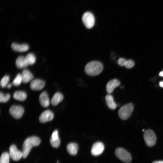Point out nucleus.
I'll list each match as a JSON object with an SVG mask.
<instances>
[{"instance_id": "26", "label": "nucleus", "mask_w": 163, "mask_h": 163, "mask_svg": "<svg viewBox=\"0 0 163 163\" xmlns=\"http://www.w3.org/2000/svg\"><path fill=\"white\" fill-rule=\"evenodd\" d=\"M10 95L9 94H4L2 92L0 93V101L1 102L5 103L7 102L10 99Z\"/></svg>"}, {"instance_id": "29", "label": "nucleus", "mask_w": 163, "mask_h": 163, "mask_svg": "<svg viewBox=\"0 0 163 163\" xmlns=\"http://www.w3.org/2000/svg\"><path fill=\"white\" fill-rule=\"evenodd\" d=\"M152 163H163V161H158L153 162Z\"/></svg>"}, {"instance_id": "3", "label": "nucleus", "mask_w": 163, "mask_h": 163, "mask_svg": "<svg viewBox=\"0 0 163 163\" xmlns=\"http://www.w3.org/2000/svg\"><path fill=\"white\" fill-rule=\"evenodd\" d=\"M133 110V105L129 103L121 107L119 109L118 115L120 119L125 120L128 118L132 114Z\"/></svg>"}, {"instance_id": "5", "label": "nucleus", "mask_w": 163, "mask_h": 163, "mask_svg": "<svg viewBox=\"0 0 163 163\" xmlns=\"http://www.w3.org/2000/svg\"><path fill=\"white\" fill-rule=\"evenodd\" d=\"M143 137L146 145L149 147L154 146L156 142V135L153 131L151 129L146 130L144 131Z\"/></svg>"}, {"instance_id": "10", "label": "nucleus", "mask_w": 163, "mask_h": 163, "mask_svg": "<svg viewBox=\"0 0 163 163\" xmlns=\"http://www.w3.org/2000/svg\"><path fill=\"white\" fill-rule=\"evenodd\" d=\"M54 117L53 113L50 110L43 112L39 117V121L42 123H45L52 120Z\"/></svg>"}, {"instance_id": "24", "label": "nucleus", "mask_w": 163, "mask_h": 163, "mask_svg": "<svg viewBox=\"0 0 163 163\" xmlns=\"http://www.w3.org/2000/svg\"><path fill=\"white\" fill-rule=\"evenodd\" d=\"M22 82L21 74H18L14 78L12 82L13 84L15 86L19 85Z\"/></svg>"}, {"instance_id": "15", "label": "nucleus", "mask_w": 163, "mask_h": 163, "mask_svg": "<svg viewBox=\"0 0 163 163\" xmlns=\"http://www.w3.org/2000/svg\"><path fill=\"white\" fill-rule=\"evenodd\" d=\"M11 47L14 51L20 52L27 51L29 49V46L27 44H19L16 43H12Z\"/></svg>"}, {"instance_id": "2", "label": "nucleus", "mask_w": 163, "mask_h": 163, "mask_svg": "<svg viewBox=\"0 0 163 163\" xmlns=\"http://www.w3.org/2000/svg\"><path fill=\"white\" fill-rule=\"evenodd\" d=\"M103 66L100 62L94 61L88 62L85 68V73L91 76H95L99 74L102 71Z\"/></svg>"}, {"instance_id": "6", "label": "nucleus", "mask_w": 163, "mask_h": 163, "mask_svg": "<svg viewBox=\"0 0 163 163\" xmlns=\"http://www.w3.org/2000/svg\"><path fill=\"white\" fill-rule=\"evenodd\" d=\"M82 20L84 25L87 28H91L94 25V18L93 14L90 12L85 13L83 15Z\"/></svg>"}, {"instance_id": "31", "label": "nucleus", "mask_w": 163, "mask_h": 163, "mask_svg": "<svg viewBox=\"0 0 163 163\" xmlns=\"http://www.w3.org/2000/svg\"><path fill=\"white\" fill-rule=\"evenodd\" d=\"M11 86H12L11 84H8L7 87L8 88H10L11 87Z\"/></svg>"}, {"instance_id": "11", "label": "nucleus", "mask_w": 163, "mask_h": 163, "mask_svg": "<svg viewBox=\"0 0 163 163\" xmlns=\"http://www.w3.org/2000/svg\"><path fill=\"white\" fill-rule=\"evenodd\" d=\"M45 85L44 81L40 79H35L31 82L30 87L33 90L39 91L42 89Z\"/></svg>"}, {"instance_id": "13", "label": "nucleus", "mask_w": 163, "mask_h": 163, "mask_svg": "<svg viewBox=\"0 0 163 163\" xmlns=\"http://www.w3.org/2000/svg\"><path fill=\"white\" fill-rule=\"evenodd\" d=\"M120 85V82L117 79H113L110 80L108 82L106 86L107 92L109 94L111 93L114 88L119 86Z\"/></svg>"}, {"instance_id": "12", "label": "nucleus", "mask_w": 163, "mask_h": 163, "mask_svg": "<svg viewBox=\"0 0 163 163\" xmlns=\"http://www.w3.org/2000/svg\"><path fill=\"white\" fill-rule=\"evenodd\" d=\"M60 142L58 131L57 130H55L52 133L50 139V144L53 147L57 148L59 146Z\"/></svg>"}, {"instance_id": "33", "label": "nucleus", "mask_w": 163, "mask_h": 163, "mask_svg": "<svg viewBox=\"0 0 163 163\" xmlns=\"http://www.w3.org/2000/svg\"><path fill=\"white\" fill-rule=\"evenodd\" d=\"M57 163H59V161H57Z\"/></svg>"}, {"instance_id": "14", "label": "nucleus", "mask_w": 163, "mask_h": 163, "mask_svg": "<svg viewBox=\"0 0 163 163\" xmlns=\"http://www.w3.org/2000/svg\"><path fill=\"white\" fill-rule=\"evenodd\" d=\"M39 101L41 105L44 107H48L50 104V100L47 92H42L40 95Z\"/></svg>"}, {"instance_id": "16", "label": "nucleus", "mask_w": 163, "mask_h": 163, "mask_svg": "<svg viewBox=\"0 0 163 163\" xmlns=\"http://www.w3.org/2000/svg\"><path fill=\"white\" fill-rule=\"evenodd\" d=\"M22 82L24 83H27L31 81L33 78L34 76L28 70H24L21 74Z\"/></svg>"}, {"instance_id": "25", "label": "nucleus", "mask_w": 163, "mask_h": 163, "mask_svg": "<svg viewBox=\"0 0 163 163\" xmlns=\"http://www.w3.org/2000/svg\"><path fill=\"white\" fill-rule=\"evenodd\" d=\"M9 80V77L8 75H5L4 76L1 80V86L2 88H5L7 86Z\"/></svg>"}, {"instance_id": "4", "label": "nucleus", "mask_w": 163, "mask_h": 163, "mask_svg": "<svg viewBox=\"0 0 163 163\" xmlns=\"http://www.w3.org/2000/svg\"><path fill=\"white\" fill-rule=\"evenodd\" d=\"M115 154L118 158L124 162L129 163L132 160V157L129 153L123 148H117Z\"/></svg>"}, {"instance_id": "20", "label": "nucleus", "mask_w": 163, "mask_h": 163, "mask_svg": "<svg viewBox=\"0 0 163 163\" xmlns=\"http://www.w3.org/2000/svg\"><path fill=\"white\" fill-rule=\"evenodd\" d=\"M63 99V95L60 93L56 92L53 96L51 103L54 106H56L60 102L62 101Z\"/></svg>"}, {"instance_id": "7", "label": "nucleus", "mask_w": 163, "mask_h": 163, "mask_svg": "<svg viewBox=\"0 0 163 163\" xmlns=\"http://www.w3.org/2000/svg\"><path fill=\"white\" fill-rule=\"evenodd\" d=\"M9 154L10 157L13 160H19L23 157V153L18 150L14 145H11L9 149Z\"/></svg>"}, {"instance_id": "1", "label": "nucleus", "mask_w": 163, "mask_h": 163, "mask_svg": "<svg viewBox=\"0 0 163 163\" xmlns=\"http://www.w3.org/2000/svg\"><path fill=\"white\" fill-rule=\"evenodd\" d=\"M41 140L38 137L33 136L26 139L24 142L22 147L23 158H26L33 147L40 145Z\"/></svg>"}, {"instance_id": "17", "label": "nucleus", "mask_w": 163, "mask_h": 163, "mask_svg": "<svg viewBox=\"0 0 163 163\" xmlns=\"http://www.w3.org/2000/svg\"><path fill=\"white\" fill-rule=\"evenodd\" d=\"M16 66L18 68L22 69L27 67L28 65L25 57L22 56H19L15 61Z\"/></svg>"}, {"instance_id": "22", "label": "nucleus", "mask_w": 163, "mask_h": 163, "mask_svg": "<svg viewBox=\"0 0 163 163\" xmlns=\"http://www.w3.org/2000/svg\"><path fill=\"white\" fill-rule=\"evenodd\" d=\"M25 59L28 65L34 64L36 61V57L32 53L27 54L25 57Z\"/></svg>"}, {"instance_id": "21", "label": "nucleus", "mask_w": 163, "mask_h": 163, "mask_svg": "<svg viewBox=\"0 0 163 163\" xmlns=\"http://www.w3.org/2000/svg\"><path fill=\"white\" fill-rule=\"evenodd\" d=\"M26 94L24 92L21 91H17L14 92L13 95L14 98L20 101H24L26 98Z\"/></svg>"}, {"instance_id": "30", "label": "nucleus", "mask_w": 163, "mask_h": 163, "mask_svg": "<svg viewBox=\"0 0 163 163\" xmlns=\"http://www.w3.org/2000/svg\"><path fill=\"white\" fill-rule=\"evenodd\" d=\"M160 86L162 87H163V82H161L159 83Z\"/></svg>"}, {"instance_id": "9", "label": "nucleus", "mask_w": 163, "mask_h": 163, "mask_svg": "<svg viewBox=\"0 0 163 163\" xmlns=\"http://www.w3.org/2000/svg\"><path fill=\"white\" fill-rule=\"evenodd\" d=\"M104 145L101 142H96L92 145L91 150L92 155L94 156H98L101 154L104 149Z\"/></svg>"}, {"instance_id": "27", "label": "nucleus", "mask_w": 163, "mask_h": 163, "mask_svg": "<svg viewBox=\"0 0 163 163\" xmlns=\"http://www.w3.org/2000/svg\"><path fill=\"white\" fill-rule=\"evenodd\" d=\"M134 65V62L131 60H126L125 66L127 68H131L133 67Z\"/></svg>"}, {"instance_id": "18", "label": "nucleus", "mask_w": 163, "mask_h": 163, "mask_svg": "<svg viewBox=\"0 0 163 163\" xmlns=\"http://www.w3.org/2000/svg\"><path fill=\"white\" fill-rule=\"evenodd\" d=\"M105 100L107 106L110 109L114 110L117 104L114 101L113 96L110 94L107 95L105 97Z\"/></svg>"}, {"instance_id": "8", "label": "nucleus", "mask_w": 163, "mask_h": 163, "mask_svg": "<svg viewBox=\"0 0 163 163\" xmlns=\"http://www.w3.org/2000/svg\"><path fill=\"white\" fill-rule=\"evenodd\" d=\"M10 114L16 119L20 118L23 115L24 109L21 106L13 105L9 109Z\"/></svg>"}, {"instance_id": "19", "label": "nucleus", "mask_w": 163, "mask_h": 163, "mask_svg": "<svg viewBox=\"0 0 163 163\" xmlns=\"http://www.w3.org/2000/svg\"><path fill=\"white\" fill-rule=\"evenodd\" d=\"M66 148L68 152L71 155H75L78 150V144L75 143H71L67 146Z\"/></svg>"}, {"instance_id": "32", "label": "nucleus", "mask_w": 163, "mask_h": 163, "mask_svg": "<svg viewBox=\"0 0 163 163\" xmlns=\"http://www.w3.org/2000/svg\"><path fill=\"white\" fill-rule=\"evenodd\" d=\"M159 75L161 76H163V71H162L161 72L159 73Z\"/></svg>"}, {"instance_id": "28", "label": "nucleus", "mask_w": 163, "mask_h": 163, "mask_svg": "<svg viewBox=\"0 0 163 163\" xmlns=\"http://www.w3.org/2000/svg\"><path fill=\"white\" fill-rule=\"evenodd\" d=\"M126 60L123 58H120L118 61V64L121 66H125Z\"/></svg>"}, {"instance_id": "34", "label": "nucleus", "mask_w": 163, "mask_h": 163, "mask_svg": "<svg viewBox=\"0 0 163 163\" xmlns=\"http://www.w3.org/2000/svg\"><path fill=\"white\" fill-rule=\"evenodd\" d=\"M142 131H144V129H143V130H142Z\"/></svg>"}, {"instance_id": "23", "label": "nucleus", "mask_w": 163, "mask_h": 163, "mask_svg": "<svg viewBox=\"0 0 163 163\" xmlns=\"http://www.w3.org/2000/svg\"><path fill=\"white\" fill-rule=\"evenodd\" d=\"M10 157L9 153L8 152L3 153L0 157V163H9Z\"/></svg>"}]
</instances>
